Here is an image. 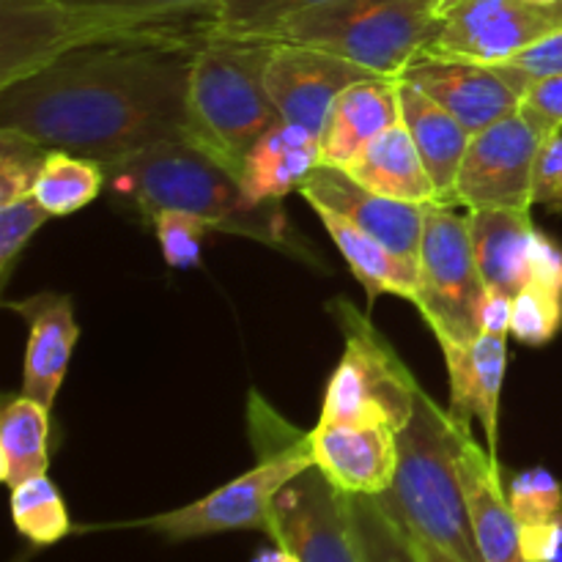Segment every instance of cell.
Instances as JSON below:
<instances>
[{
    "mask_svg": "<svg viewBox=\"0 0 562 562\" xmlns=\"http://www.w3.org/2000/svg\"><path fill=\"white\" fill-rule=\"evenodd\" d=\"M212 27V14H198L88 33L0 88V130L102 168L159 143H192V60Z\"/></svg>",
    "mask_w": 562,
    "mask_h": 562,
    "instance_id": "cell-1",
    "label": "cell"
},
{
    "mask_svg": "<svg viewBox=\"0 0 562 562\" xmlns=\"http://www.w3.org/2000/svg\"><path fill=\"white\" fill-rule=\"evenodd\" d=\"M104 187L121 209L148 228L162 212H190L206 220L214 234L245 236L324 269L322 256L291 225L283 201L256 203L236 170L192 143H159L104 165Z\"/></svg>",
    "mask_w": 562,
    "mask_h": 562,
    "instance_id": "cell-2",
    "label": "cell"
},
{
    "mask_svg": "<svg viewBox=\"0 0 562 562\" xmlns=\"http://www.w3.org/2000/svg\"><path fill=\"white\" fill-rule=\"evenodd\" d=\"M459 431L461 417L439 409L420 387L415 412L398 431L393 488L379 499L420 541L459 562H483L459 472Z\"/></svg>",
    "mask_w": 562,
    "mask_h": 562,
    "instance_id": "cell-3",
    "label": "cell"
},
{
    "mask_svg": "<svg viewBox=\"0 0 562 562\" xmlns=\"http://www.w3.org/2000/svg\"><path fill=\"white\" fill-rule=\"evenodd\" d=\"M272 47L269 38L212 27L192 60V146L214 154L236 173L258 137L283 121L263 82Z\"/></svg>",
    "mask_w": 562,
    "mask_h": 562,
    "instance_id": "cell-4",
    "label": "cell"
},
{
    "mask_svg": "<svg viewBox=\"0 0 562 562\" xmlns=\"http://www.w3.org/2000/svg\"><path fill=\"white\" fill-rule=\"evenodd\" d=\"M448 0H333L258 33L398 77L431 42Z\"/></svg>",
    "mask_w": 562,
    "mask_h": 562,
    "instance_id": "cell-5",
    "label": "cell"
},
{
    "mask_svg": "<svg viewBox=\"0 0 562 562\" xmlns=\"http://www.w3.org/2000/svg\"><path fill=\"white\" fill-rule=\"evenodd\" d=\"M250 412V420L258 423L252 426V445L258 450V461L252 470L214 488L212 494L195 499V503L165 510V514L135 521V525L148 527L176 543L236 530H258L269 538L278 494L296 475L316 464H313L305 431H294L283 420L278 423V431H272L267 404H261V409L252 406Z\"/></svg>",
    "mask_w": 562,
    "mask_h": 562,
    "instance_id": "cell-6",
    "label": "cell"
},
{
    "mask_svg": "<svg viewBox=\"0 0 562 562\" xmlns=\"http://www.w3.org/2000/svg\"><path fill=\"white\" fill-rule=\"evenodd\" d=\"M329 313L344 333L346 349L327 382L318 423L393 426L401 431L415 412L420 382L366 313L344 300H335Z\"/></svg>",
    "mask_w": 562,
    "mask_h": 562,
    "instance_id": "cell-7",
    "label": "cell"
},
{
    "mask_svg": "<svg viewBox=\"0 0 562 562\" xmlns=\"http://www.w3.org/2000/svg\"><path fill=\"white\" fill-rule=\"evenodd\" d=\"M428 203L417 256V294L412 305L439 346H467L483 333L486 283L472 250L470 212Z\"/></svg>",
    "mask_w": 562,
    "mask_h": 562,
    "instance_id": "cell-8",
    "label": "cell"
},
{
    "mask_svg": "<svg viewBox=\"0 0 562 562\" xmlns=\"http://www.w3.org/2000/svg\"><path fill=\"white\" fill-rule=\"evenodd\" d=\"M562 27V3L536 0H448L423 53L505 64Z\"/></svg>",
    "mask_w": 562,
    "mask_h": 562,
    "instance_id": "cell-9",
    "label": "cell"
},
{
    "mask_svg": "<svg viewBox=\"0 0 562 562\" xmlns=\"http://www.w3.org/2000/svg\"><path fill=\"white\" fill-rule=\"evenodd\" d=\"M543 135L521 113L475 132L453 190V206L475 209H519L530 212L532 179L541 154Z\"/></svg>",
    "mask_w": 562,
    "mask_h": 562,
    "instance_id": "cell-10",
    "label": "cell"
},
{
    "mask_svg": "<svg viewBox=\"0 0 562 562\" xmlns=\"http://www.w3.org/2000/svg\"><path fill=\"white\" fill-rule=\"evenodd\" d=\"M269 541L289 547L302 562H366L349 499L316 467L296 475L274 499Z\"/></svg>",
    "mask_w": 562,
    "mask_h": 562,
    "instance_id": "cell-11",
    "label": "cell"
},
{
    "mask_svg": "<svg viewBox=\"0 0 562 562\" xmlns=\"http://www.w3.org/2000/svg\"><path fill=\"white\" fill-rule=\"evenodd\" d=\"M373 77L382 75L340 55L305 44L274 42L263 82L283 121L322 137L335 99L355 82L373 80Z\"/></svg>",
    "mask_w": 562,
    "mask_h": 562,
    "instance_id": "cell-12",
    "label": "cell"
},
{
    "mask_svg": "<svg viewBox=\"0 0 562 562\" xmlns=\"http://www.w3.org/2000/svg\"><path fill=\"white\" fill-rule=\"evenodd\" d=\"M398 77L442 104L472 135L519 113L521 93L492 64L420 53Z\"/></svg>",
    "mask_w": 562,
    "mask_h": 562,
    "instance_id": "cell-13",
    "label": "cell"
},
{
    "mask_svg": "<svg viewBox=\"0 0 562 562\" xmlns=\"http://www.w3.org/2000/svg\"><path fill=\"white\" fill-rule=\"evenodd\" d=\"M300 195L305 203H322V206L338 212L340 217H346L357 228L366 231L368 236L390 247L395 256L417 267L428 203H409L379 195V192L357 184L344 168H329V165H322L300 187Z\"/></svg>",
    "mask_w": 562,
    "mask_h": 562,
    "instance_id": "cell-14",
    "label": "cell"
},
{
    "mask_svg": "<svg viewBox=\"0 0 562 562\" xmlns=\"http://www.w3.org/2000/svg\"><path fill=\"white\" fill-rule=\"evenodd\" d=\"M316 470L338 492L382 497L393 488L398 470V431L393 426H349L316 423L307 431Z\"/></svg>",
    "mask_w": 562,
    "mask_h": 562,
    "instance_id": "cell-15",
    "label": "cell"
},
{
    "mask_svg": "<svg viewBox=\"0 0 562 562\" xmlns=\"http://www.w3.org/2000/svg\"><path fill=\"white\" fill-rule=\"evenodd\" d=\"M459 472L483 562H530L521 547V527L510 510L499 459L477 442L472 420L464 417L459 431Z\"/></svg>",
    "mask_w": 562,
    "mask_h": 562,
    "instance_id": "cell-16",
    "label": "cell"
},
{
    "mask_svg": "<svg viewBox=\"0 0 562 562\" xmlns=\"http://www.w3.org/2000/svg\"><path fill=\"white\" fill-rule=\"evenodd\" d=\"M5 307L25 318L31 327L25 362H22V393L53 409L66 371H69L77 338H80V324L75 318L71 296L44 291V294H33L27 300L5 302Z\"/></svg>",
    "mask_w": 562,
    "mask_h": 562,
    "instance_id": "cell-17",
    "label": "cell"
},
{
    "mask_svg": "<svg viewBox=\"0 0 562 562\" xmlns=\"http://www.w3.org/2000/svg\"><path fill=\"white\" fill-rule=\"evenodd\" d=\"M450 376V406L456 417L477 420L488 453L499 445V395L508 371V335L481 333L467 346H442Z\"/></svg>",
    "mask_w": 562,
    "mask_h": 562,
    "instance_id": "cell-18",
    "label": "cell"
},
{
    "mask_svg": "<svg viewBox=\"0 0 562 562\" xmlns=\"http://www.w3.org/2000/svg\"><path fill=\"white\" fill-rule=\"evenodd\" d=\"M401 121L398 77H373L355 82L335 99L322 130V165L346 168L373 140Z\"/></svg>",
    "mask_w": 562,
    "mask_h": 562,
    "instance_id": "cell-19",
    "label": "cell"
},
{
    "mask_svg": "<svg viewBox=\"0 0 562 562\" xmlns=\"http://www.w3.org/2000/svg\"><path fill=\"white\" fill-rule=\"evenodd\" d=\"M0 88L69 49L71 22L58 0H0Z\"/></svg>",
    "mask_w": 562,
    "mask_h": 562,
    "instance_id": "cell-20",
    "label": "cell"
},
{
    "mask_svg": "<svg viewBox=\"0 0 562 562\" xmlns=\"http://www.w3.org/2000/svg\"><path fill=\"white\" fill-rule=\"evenodd\" d=\"M322 168V140L302 126L280 121L258 137L241 162L239 181L256 203L285 201Z\"/></svg>",
    "mask_w": 562,
    "mask_h": 562,
    "instance_id": "cell-21",
    "label": "cell"
},
{
    "mask_svg": "<svg viewBox=\"0 0 562 562\" xmlns=\"http://www.w3.org/2000/svg\"><path fill=\"white\" fill-rule=\"evenodd\" d=\"M472 250L486 289L516 296L530 283L532 245L538 228L530 212L519 209H475L470 212Z\"/></svg>",
    "mask_w": 562,
    "mask_h": 562,
    "instance_id": "cell-22",
    "label": "cell"
},
{
    "mask_svg": "<svg viewBox=\"0 0 562 562\" xmlns=\"http://www.w3.org/2000/svg\"><path fill=\"white\" fill-rule=\"evenodd\" d=\"M398 97H401V119L426 162L428 176L434 181L439 203L453 206L456 179L464 162V154L470 148L472 132L456 119L453 113L428 99L420 88L398 77Z\"/></svg>",
    "mask_w": 562,
    "mask_h": 562,
    "instance_id": "cell-23",
    "label": "cell"
},
{
    "mask_svg": "<svg viewBox=\"0 0 562 562\" xmlns=\"http://www.w3.org/2000/svg\"><path fill=\"white\" fill-rule=\"evenodd\" d=\"M307 206H311L313 212H316V217L322 220L324 231H327L329 239L335 241V247L340 250L344 261L349 263V269L355 272V278L360 280V285L366 289V296L371 305L382 294H395L406 302H415V294H417L415 263L395 256L390 247H384L382 241L368 236L366 231H360L355 223L340 217V214L333 212V209L322 206V203H307Z\"/></svg>",
    "mask_w": 562,
    "mask_h": 562,
    "instance_id": "cell-24",
    "label": "cell"
},
{
    "mask_svg": "<svg viewBox=\"0 0 562 562\" xmlns=\"http://www.w3.org/2000/svg\"><path fill=\"white\" fill-rule=\"evenodd\" d=\"M344 170L357 184L368 187L379 195L409 203H439L431 176H428L426 162L412 140L404 119L390 126Z\"/></svg>",
    "mask_w": 562,
    "mask_h": 562,
    "instance_id": "cell-25",
    "label": "cell"
},
{
    "mask_svg": "<svg viewBox=\"0 0 562 562\" xmlns=\"http://www.w3.org/2000/svg\"><path fill=\"white\" fill-rule=\"evenodd\" d=\"M49 409L25 393L5 395L0 409V477L9 488L47 475Z\"/></svg>",
    "mask_w": 562,
    "mask_h": 562,
    "instance_id": "cell-26",
    "label": "cell"
},
{
    "mask_svg": "<svg viewBox=\"0 0 562 562\" xmlns=\"http://www.w3.org/2000/svg\"><path fill=\"white\" fill-rule=\"evenodd\" d=\"M220 0H58L69 14L71 44H80L88 33L108 31L121 25H143V22L184 20V16L212 14Z\"/></svg>",
    "mask_w": 562,
    "mask_h": 562,
    "instance_id": "cell-27",
    "label": "cell"
},
{
    "mask_svg": "<svg viewBox=\"0 0 562 562\" xmlns=\"http://www.w3.org/2000/svg\"><path fill=\"white\" fill-rule=\"evenodd\" d=\"M104 190V168L97 159L49 148L47 162L38 173L33 198L49 212V217H69Z\"/></svg>",
    "mask_w": 562,
    "mask_h": 562,
    "instance_id": "cell-28",
    "label": "cell"
},
{
    "mask_svg": "<svg viewBox=\"0 0 562 562\" xmlns=\"http://www.w3.org/2000/svg\"><path fill=\"white\" fill-rule=\"evenodd\" d=\"M11 519L16 532L33 547H53L71 532L64 497L47 475L31 477L11 488Z\"/></svg>",
    "mask_w": 562,
    "mask_h": 562,
    "instance_id": "cell-29",
    "label": "cell"
},
{
    "mask_svg": "<svg viewBox=\"0 0 562 562\" xmlns=\"http://www.w3.org/2000/svg\"><path fill=\"white\" fill-rule=\"evenodd\" d=\"M346 499L366 562H420L412 552L406 530L382 499L357 494H346Z\"/></svg>",
    "mask_w": 562,
    "mask_h": 562,
    "instance_id": "cell-30",
    "label": "cell"
},
{
    "mask_svg": "<svg viewBox=\"0 0 562 562\" xmlns=\"http://www.w3.org/2000/svg\"><path fill=\"white\" fill-rule=\"evenodd\" d=\"M508 503L519 527H547L562 521V483L543 467L516 472L508 483Z\"/></svg>",
    "mask_w": 562,
    "mask_h": 562,
    "instance_id": "cell-31",
    "label": "cell"
},
{
    "mask_svg": "<svg viewBox=\"0 0 562 562\" xmlns=\"http://www.w3.org/2000/svg\"><path fill=\"white\" fill-rule=\"evenodd\" d=\"M562 329V291L530 280L514 296L510 335L527 346H547Z\"/></svg>",
    "mask_w": 562,
    "mask_h": 562,
    "instance_id": "cell-32",
    "label": "cell"
},
{
    "mask_svg": "<svg viewBox=\"0 0 562 562\" xmlns=\"http://www.w3.org/2000/svg\"><path fill=\"white\" fill-rule=\"evenodd\" d=\"M49 148L14 130H0V206L33 195Z\"/></svg>",
    "mask_w": 562,
    "mask_h": 562,
    "instance_id": "cell-33",
    "label": "cell"
},
{
    "mask_svg": "<svg viewBox=\"0 0 562 562\" xmlns=\"http://www.w3.org/2000/svg\"><path fill=\"white\" fill-rule=\"evenodd\" d=\"M324 3L333 0H220L214 9V27L223 33L258 36L289 16Z\"/></svg>",
    "mask_w": 562,
    "mask_h": 562,
    "instance_id": "cell-34",
    "label": "cell"
},
{
    "mask_svg": "<svg viewBox=\"0 0 562 562\" xmlns=\"http://www.w3.org/2000/svg\"><path fill=\"white\" fill-rule=\"evenodd\" d=\"M151 231L157 234L162 258L170 269H192L201 263L203 245L214 234L206 220L190 212H162L154 220Z\"/></svg>",
    "mask_w": 562,
    "mask_h": 562,
    "instance_id": "cell-35",
    "label": "cell"
},
{
    "mask_svg": "<svg viewBox=\"0 0 562 562\" xmlns=\"http://www.w3.org/2000/svg\"><path fill=\"white\" fill-rule=\"evenodd\" d=\"M47 220L49 212L33 195L0 206V285H9L16 258Z\"/></svg>",
    "mask_w": 562,
    "mask_h": 562,
    "instance_id": "cell-36",
    "label": "cell"
},
{
    "mask_svg": "<svg viewBox=\"0 0 562 562\" xmlns=\"http://www.w3.org/2000/svg\"><path fill=\"white\" fill-rule=\"evenodd\" d=\"M497 69L521 97H525L532 82L543 80V77L562 75V27L543 36L532 47L521 49L516 58L497 64Z\"/></svg>",
    "mask_w": 562,
    "mask_h": 562,
    "instance_id": "cell-37",
    "label": "cell"
},
{
    "mask_svg": "<svg viewBox=\"0 0 562 562\" xmlns=\"http://www.w3.org/2000/svg\"><path fill=\"white\" fill-rule=\"evenodd\" d=\"M519 113L547 137L562 132V75L532 82L521 97Z\"/></svg>",
    "mask_w": 562,
    "mask_h": 562,
    "instance_id": "cell-38",
    "label": "cell"
},
{
    "mask_svg": "<svg viewBox=\"0 0 562 562\" xmlns=\"http://www.w3.org/2000/svg\"><path fill=\"white\" fill-rule=\"evenodd\" d=\"M532 203L562 212V132L547 137L536 162Z\"/></svg>",
    "mask_w": 562,
    "mask_h": 562,
    "instance_id": "cell-39",
    "label": "cell"
},
{
    "mask_svg": "<svg viewBox=\"0 0 562 562\" xmlns=\"http://www.w3.org/2000/svg\"><path fill=\"white\" fill-rule=\"evenodd\" d=\"M530 274V280H536V283L562 291V247L541 231H538L536 245H532Z\"/></svg>",
    "mask_w": 562,
    "mask_h": 562,
    "instance_id": "cell-40",
    "label": "cell"
},
{
    "mask_svg": "<svg viewBox=\"0 0 562 562\" xmlns=\"http://www.w3.org/2000/svg\"><path fill=\"white\" fill-rule=\"evenodd\" d=\"M510 313H514V296L486 289V300H483V333L510 335Z\"/></svg>",
    "mask_w": 562,
    "mask_h": 562,
    "instance_id": "cell-41",
    "label": "cell"
},
{
    "mask_svg": "<svg viewBox=\"0 0 562 562\" xmlns=\"http://www.w3.org/2000/svg\"><path fill=\"white\" fill-rule=\"evenodd\" d=\"M401 527H404V525H401ZM406 538H409L412 552H415V558L420 562H459V560L450 558V554H445L442 549L431 547V543H426V541H420L417 536H412V532H406Z\"/></svg>",
    "mask_w": 562,
    "mask_h": 562,
    "instance_id": "cell-42",
    "label": "cell"
},
{
    "mask_svg": "<svg viewBox=\"0 0 562 562\" xmlns=\"http://www.w3.org/2000/svg\"><path fill=\"white\" fill-rule=\"evenodd\" d=\"M252 562H302L296 552H291L289 547H280V543H272V547L261 549V552L252 558Z\"/></svg>",
    "mask_w": 562,
    "mask_h": 562,
    "instance_id": "cell-43",
    "label": "cell"
},
{
    "mask_svg": "<svg viewBox=\"0 0 562 562\" xmlns=\"http://www.w3.org/2000/svg\"><path fill=\"white\" fill-rule=\"evenodd\" d=\"M536 3H562V0H536Z\"/></svg>",
    "mask_w": 562,
    "mask_h": 562,
    "instance_id": "cell-44",
    "label": "cell"
}]
</instances>
